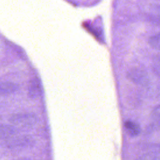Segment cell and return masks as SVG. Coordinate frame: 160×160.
I'll return each mask as SVG.
<instances>
[{
	"label": "cell",
	"mask_w": 160,
	"mask_h": 160,
	"mask_svg": "<svg viewBox=\"0 0 160 160\" xmlns=\"http://www.w3.org/2000/svg\"><path fill=\"white\" fill-rule=\"evenodd\" d=\"M9 121L11 124L18 127L31 128L35 126L38 122V116L32 112H16L9 116Z\"/></svg>",
	"instance_id": "6da1fadb"
},
{
	"label": "cell",
	"mask_w": 160,
	"mask_h": 160,
	"mask_svg": "<svg viewBox=\"0 0 160 160\" xmlns=\"http://www.w3.org/2000/svg\"><path fill=\"white\" fill-rule=\"evenodd\" d=\"M34 142L32 137L27 135L15 136L5 141V145L8 148H24L31 146Z\"/></svg>",
	"instance_id": "7a4b0ae2"
},
{
	"label": "cell",
	"mask_w": 160,
	"mask_h": 160,
	"mask_svg": "<svg viewBox=\"0 0 160 160\" xmlns=\"http://www.w3.org/2000/svg\"><path fill=\"white\" fill-rule=\"evenodd\" d=\"M19 132V129L12 125L0 123V141H7L16 136Z\"/></svg>",
	"instance_id": "3957f363"
},
{
	"label": "cell",
	"mask_w": 160,
	"mask_h": 160,
	"mask_svg": "<svg viewBox=\"0 0 160 160\" xmlns=\"http://www.w3.org/2000/svg\"><path fill=\"white\" fill-rule=\"evenodd\" d=\"M41 82L40 79L34 77L31 79L28 85V93L29 97L32 99H36L39 98L41 94Z\"/></svg>",
	"instance_id": "277c9868"
},
{
	"label": "cell",
	"mask_w": 160,
	"mask_h": 160,
	"mask_svg": "<svg viewBox=\"0 0 160 160\" xmlns=\"http://www.w3.org/2000/svg\"><path fill=\"white\" fill-rule=\"evenodd\" d=\"M128 76L130 79L137 84L146 85L148 82V77L146 71L139 69L134 68L129 71Z\"/></svg>",
	"instance_id": "5b68a950"
},
{
	"label": "cell",
	"mask_w": 160,
	"mask_h": 160,
	"mask_svg": "<svg viewBox=\"0 0 160 160\" xmlns=\"http://www.w3.org/2000/svg\"><path fill=\"white\" fill-rule=\"evenodd\" d=\"M19 89V85L12 81L0 82V98L12 95Z\"/></svg>",
	"instance_id": "8992f818"
},
{
	"label": "cell",
	"mask_w": 160,
	"mask_h": 160,
	"mask_svg": "<svg viewBox=\"0 0 160 160\" xmlns=\"http://www.w3.org/2000/svg\"><path fill=\"white\" fill-rule=\"evenodd\" d=\"M124 126L127 132L131 136L134 137L138 136L141 131L139 125L132 121H126L124 123Z\"/></svg>",
	"instance_id": "52a82bcc"
},
{
	"label": "cell",
	"mask_w": 160,
	"mask_h": 160,
	"mask_svg": "<svg viewBox=\"0 0 160 160\" xmlns=\"http://www.w3.org/2000/svg\"><path fill=\"white\" fill-rule=\"evenodd\" d=\"M148 42L152 48L160 50V32H158L149 37Z\"/></svg>",
	"instance_id": "ba28073f"
},
{
	"label": "cell",
	"mask_w": 160,
	"mask_h": 160,
	"mask_svg": "<svg viewBox=\"0 0 160 160\" xmlns=\"http://www.w3.org/2000/svg\"><path fill=\"white\" fill-rule=\"evenodd\" d=\"M151 118L154 124L160 127V105L156 106L152 112Z\"/></svg>",
	"instance_id": "9c48e42d"
},
{
	"label": "cell",
	"mask_w": 160,
	"mask_h": 160,
	"mask_svg": "<svg viewBox=\"0 0 160 160\" xmlns=\"http://www.w3.org/2000/svg\"><path fill=\"white\" fill-rule=\"evenodd\" d=\"M136 160H160V157L154 154L147 153L140 156Z\"/></svg>",
	"instance_id": "30bf717a"
},
{
	"label": "cell",
	"mask_w": 160,
	"mask_h": 160,
	"mask_svg": "<svg viewBox=\"0 0 160 160\" xmlns=\"http://www.w3.org/2000/svg\"><path fill=\"white\" fill-rule=\"evenodd\" d=\"M154 70L160 76V61L154 65Z\"/></svg>",
	"instance_id": "8fae6325"
},
{
	"label": "cell",
	"mask_w": 160,
	"mask_h": 160,
	"mask_svg": "<svg viewBox=\"0 0 160 160\" xmlns=\"http://www.w3.org/2000/svg\"><path fill=\"white\" fill-rule=\"evenodd\" d=\"M17 160H33V159H17Z\"/></svg>",
	"instance_id": "7c38bea8"
},
{
	"label": "cell",
	"mask_w": 160,
	"mask_h": 160,
	"mask_svg": "<svg viewBox=\"0 0 160 160\" xmlns=\"http://www.w3.org/2000/svg\"><path fill=\"white\" fill-rule=\"evenodd\" d=\"M0 121H1V118H0Z\"/></svg>",
	"instance_id": "4fadbf2b"
},
{
	"label": "cell",
	"mask_w": 160,
	"mask_h": 160,
	"mask_svg": "<svg viewBox=\"0 0 160 160\" xmlns=\"http://www.w3.org/2000/svg\"><path fill=\"white\" fill-rule=\"evenodd\" d=\"M0 107H1V105H0Z\"/></svg>",
	"instance_id": "5bb4252c"
}]
</instances>
